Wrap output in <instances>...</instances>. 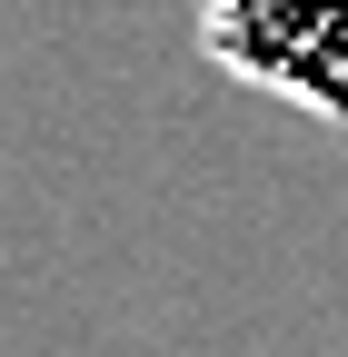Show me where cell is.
<instances>
[{"mask_svg":"<svg viewBox=\"0 0 348 357\" xmlns=\"http://www.w3.org/2000/svg\"><path fill=\"white\" fill-rule=\"evenodd\" d=\"M199 50L239 89L348 119V0H199Z\"/></svg>","mask_w":348,"mask_h":357,"instance_id":"cell-1","label":"cell"}]
</instances>
